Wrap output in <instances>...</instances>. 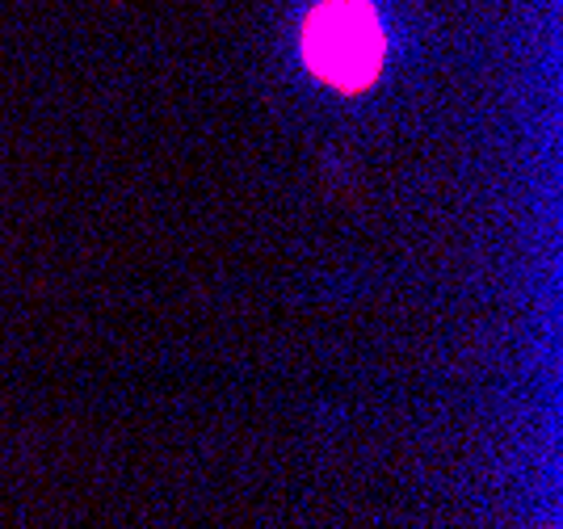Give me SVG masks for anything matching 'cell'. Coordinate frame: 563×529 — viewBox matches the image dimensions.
Listing matches in <instances>:
<instances>
[{"mask_svg": "<svg viewBox=\"0 0 563 529\" xmlns=\"http://www.w3.org/2000/svg\"><path fill=\"white\" fill-rule=\"evenodd\" d=\"M303 59L336 89H366L383 64V25L366 0H324L303 22Z\"/></svg>", "mask_w": 563, "mask_h": 529, "instance_id": "6da1fadb", "label": "cell"}]
</instances>
